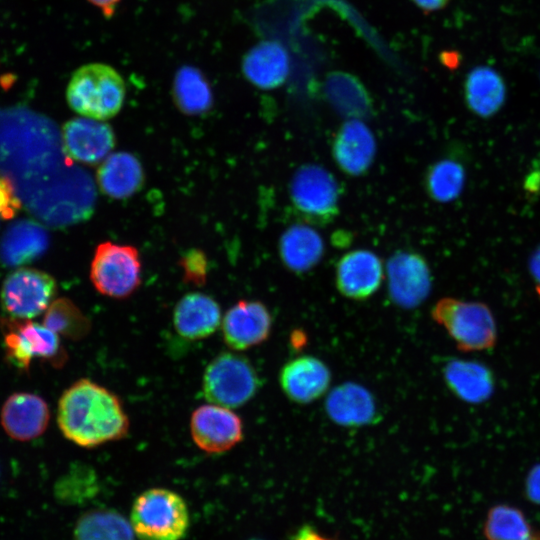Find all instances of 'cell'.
Listing matches in <instances>:
<instances>
[{
    "instance_id": "6da1fadb",
    "label": "cell",
    "mask_w": 540,
    "mask_h": 540,
    "mask_svg": "<svg viewBox=\"0 0 540 540\" xmlns=\"http://www.w3.org/2000/svg\"><path fill=\"white\" fill-rule=\"evenodd\" d=\"M48 119L22 107L0 109V172L6 173L21 201L38 218L61 225L80 218L60 176L62 143ZM12 181V182H13Z\"/></svg>"
},
{
    "instance_id": "7a4b0ae2",
    "label": "cell",
    "mask_w": 540,
    "mask_h": 540,
    "mask_svg": "<svg viewBox=\"0 0 540 540\" xmlns=\"http://www.w3.org/2000/svg\"><path fill=\"white\" fill-rule=\"evenodd\" d=\"M57 424L66 439L84 448L122 439L130 425L118 396L86 378L77 380L62 393Z\"/></svg>"
},
{
    "instance_id": "3957f363",
    "label": "cell",
    "mask_w": 540,
    "mask_h": 540,
    "mask_svg": "<svg viewBox=\"0 0 540 540\" xmlns=\"http://www.w3.org/2000/svg\"><path fill=\"white\" fill-rule=\"evenodd\" d=\"M125 93L124 79L116 69L105 63H88L71 75L66 100L82 117L105 121L120 112Z\"/></svg>"
},
{
    "instance_id": "277c9868",
    "label": "cell",
    "mask_w": 540,
    "mask_h": 540,
    "mask_svg": "<svg viewBox=\"0 0 540 540\" xmlns=\"http://www.w3.org/2000/svg\"><path fill=\"white\" fill-rule=\"evenodd\" d=\"M189 522L184 499L166 488L145 490L132 504L130 524L140 540H181Z\"/></svg>"
},
{
    "instance_id": "5b68a950",
    "label": "cell",
    "mask_w": 540,
    "mask_h": 540,
    "mask_svg": "<svg viewBox=\"0 0 540 540\" xmlns=\"http://www.w3.org/2000/svg\"><path fill=\"white\" fill-rule=\"evenodd\" d=\"M431 315L461 351L488 350L496 343L495 318L484 303L445 297L433 306Z\"/></svg>"
},
{
    "instance_id": "8992f818",
    "label": "cell",
    "mask_w": 540,
    "mask_h": 540,
    "mask_svg": "<svg viewBox=\"0 0 540 540\" xmlns=\"http://www.w3.org/2000/svg\"><path fill=\"white\" fill-rule=\"evenodd\" d=\"M0 329L5 358L20 371L27 372L34 360L54 367H61L66 362L67 354L59 335L44 324L4 316L0 319Z\"/></svg>"
},
{
    "instance_id": "52a82bcc",
    "label": "cell",
    "mask_w": 540,
    "mask_h": 540,
    "mask_svg": "<svg viewBox=\"0 0 540 540\" xmlns=\"http://www.w3.org/2000/svg\"><path fill=\"white\" fill-rule=\"evenodd\" d=\"M259 387L260 379L255 368L240 354L221 353L204 371L203 394L212 404L238 408L250 401Z\"/></svg>"
},
{
    "instance_id": "ba28073f",
    "label": "cell",
    "mask_w": 540,
    "mask_h": 540,
    "mask_svg": "<svg viewBox=\"0 0 540 540\" xmlns=\"http://www.w3.org/2000/svg\"><path fill=\"white\" fill-rule=\"evenodd\" d=\"M289 194L296 214L309 224L327 225L339 213V183L320 165L301 166L292 177Z\"/></svg>"
},
{
    "instance_id": "9c48e42d",
    "label": "cell",
    "mask_w": 540,
    "mask_h": 540,
    "mask_svg": "<svg viewBox=\"0 0 540 540\" xmlns=\"http://www.w3.org/2000/svg\"><path fill=\"white\" fill-rule=\"evenodd\" d=\"M142 262L139 251L131 245L110 241L100 243L90 265V280L102 295L125 299L141 284Z\"/></svg>"
},
{
    "instance_id": "30bf717a",
    "label": "cell",
    "mask_w": 540,
    "mask_h": 540,
    "mask_svg": "<svg viewBox=\"0 0 540 540\" xmlns=\"http://www.w3.org/2000/svg\"><path fill=\"white\" fill-rule=\"evenodd\" d=\"M57 292L55 279L48 273L20 268L3 282L0 299L6 316L32 319L47 310Z\"/></svg>"
},
{
    "instance_id": "8fae6325",
    "label": "cell",
    "mask_w": 540,
    "mask_h": 540,
    "mask_svg": "<svg viewBox=\"0 0 540 540\" xmlns=\"http://www.w3.org/2000/svg\"><path fill=\"white\" fill-rule=\"evenodd\" d=\"M388 294L394 304L415 308L428 297L432 278L426 260L409 251L394 253L386 265Z\"/></svg>"
},
{
    "instance_id": "7c38bea8",
    "label": "cell",
    "mask_w": 540,
    "mask_h": 540,
    "mask_svg": "<svg viewBox=\"0 0 540 540\" xmlns=\"http://www.w3.org/2000/svg\"><path fill=\"white\" fill-rule=\"evenodd\" d=\"M190 432L194 443L201 450L222 453L242 440L243 424L230 408L209 403L193 411Z\"/></svg>"
},
{
    "instance_id": "4fadbf2b",
    "label": "cell",
    "mask_w": 540,
    "mask_h": 540,
    "mask_svg": "<svg viewBox=\"0 0 540 540\" xmlns=\"http://www.w3.org/2000/svg\"><path fill=\"white\" fill-rule=\"evenodd\" d=\"M61 142L70 160L88 166L103 162L116 143L108 123L86 117L68 120L61 130Z\"/></svg>"
},
{
    "instance_id": "5bb4252c",
    "label": "cell",
    "mask_w": 540,
    "mask_h": 540,
    "mask_svg": "<svg viewBox=\"0 0 540 540\" xmlns=\"http://www.w3.org/2000/svg\"><path fill=\"white\" fill-rule=\"evenodd\" d=\"M223 339L233 350L243 351L263 343L272 329V316L260 301L241 300L225 313Z\"/></svg>"
},
{
    "instance_id": "9a60e30c",
    "label": "cell",
    "mask_w": 540,
    "mask_h": 540,
    "mask_svg": "<svg viewBox=\"0 0 540 540\" xmlns=\"http://www.w3.org/2000/svg\"><path fill=\"white\" fill-rule=\"evenodd\" d=\"M382 279L381 260L369 250L350 251L336 265V287L343 296L352 300H365L372 296Z\"/></svg>"
},
{
    "instance_id": "2e32d148",
    "label": "cell",
    "mask_w": 540,
    "mask_h": 540,
    "mask_svg": "<svg viewBox=\"0 0 540 540\" xmlns=\"http://www.w3.org/2000/svg\"><path fill=\"white\" fill-rule=\"evenodd\" d=\"M50 418L49 407L39 395L16 392L4 402L0 423L4 432L17 441H30L46 430Z\"/></svg>"
},
{
    "instance_id": "e0dca14e",
    "label": "cell",
    "mask_w": 540,
    "mask_h": 540,
    "mask_svg": "<svg viewBox=\"0 0 540 540\" xmlns=\"http://www.w3.org/2000/svg\"><path fill=\"white\" fill-rule=\"evenodd\" d=\"M279 382L284 394L291 401L308 404L328 390L331 373L320 359L303 355L284 364L279 374Z\"/></svg>"
},
{
    "instance_id": "ac0fdd59",
    "label": "cell",
    "mask_w": 540,
    "mask_h": 540,
    "mask_svg": "<svg viewBox=\"0 0 540 540\" xmlns=\"http://www.w3.org/2000/svg\"><path fill=\"white\" fill-rule=\"evenodd\" d=\"M287 49L278 41L263 40L250 48L242 58L244 77L253 86L271 90L280 87L290 73Z\"/></svg>"
},
{
    "instance_id": "d6986e66",
    "label": "cell",
    "mask_w": 540,
    "mask_h": 540,
    "mask_svg": "<svg viewBox=\"0 0 540 540\" xmlns=\"http://www.w3.org/2000/svg\"><path fill=\"white\" fill-rule=\"evenodd\" d=\"M376 153V142L369 127L358 118L344 122L332 144V156L346 174L358 176L371 166Z\"/></svg>"
},
{
    "instance_id": "ffe728a7",
    "label": "cell",
    "mask_w": 540,
    "mask_h": 540,
    "mask_svg": "<svg viewBox=\"0 0 540 540\" xmlns=\"http://www.w3.org/2000/svg\"><path fill=\"white\" fill-rule=\"evenodd\" d=\"M222 322L221 309L209 295L191 292L176 304L173 324L177 333L189 340H200L212 335Z\"/></svg>"
},
{
    "instance_id": "44dd1931",
    "label": "cell",
    "mask_w": 540,
    "mask_h": 540,
    "mask_svg": "<svg viewBox=\"0 0 540 540\" xmlns=\"http://www.w3.org/2000/svg\"><path fill=\"white\" fill-rule=\"evenodd\" d=\"M49 247V235L39 223L22 219L10 225L0 239V261L7 267L40 258Z\"/></svg>"
},
{
    "instance_id": "7402d4cb",
    "label": "cell",
    "mask_w": 540,
    "mask_h": 540,
    "mask_svg": "<svg viewBox=\"0 0 540 540\" xmlns=\"http://www.w3.org/2000/svg\"><path fill=\"white\" fill-rule=\"evenodd\" d=\"M144 170L140 161L128 152L111 153L101 162L96 181L100 191L117 200L136 194L144 184Z\"/></svg>"
},
{
    "instance_id": "603a6c76",
    "label": "cell",
    "mask_w": 540,
    "mask_h": 540,
    "mask_svg": "<svg viewBox=\"0 0 540 540\" xmlns=\"http://www.w3.org/2000/svg\"><path fill=\"white\" fill-rule=\"evenodd\" d=\"M325 409L335 423L348 427L371 424L377 417L372 394L356 383L336 386L326 398Z\"/></svg>"
},
{
    "instance_id": "cb8c5ba5",
    "label": "cell",
    "mask_w": 540,
    "mask_h": 540,
    "mask_svg": "<svg viewBox=\"0 0 540 540\" xmlns=\"http://www.w3.org/2000/svg\"><path fill=\"white\" fill-rule=\"evenodd\" d=\"M443 376L451 392L467 403H482L494 391L492 371L478 361L451 359L443 367Z\"/></svg>"
},
{
    "instance_id": "d4e9b609",
    "label": "cell",
    "mask_w": 540,
    "mask_h": 540,
    "mask_svg": "<svg viewBox=\"0 0 540 540\" xmlns=\"http://www.w3.org/2000/svg\"><path fill=\"white\" fill-rule=\"evenodd\" d=\"M464 96L471 112L479 117L489 118L504 105L506 85L495 69L479 65L471 69L466 76Z\"/></svg>"
},
{
    "instance_id": "484cf974",
    "label": "cell",
    "mask_w": 540,
    "mask_h": 540,
    "mask_svg": "<svg viewBox=\"0 0 540 540\" xmlns=\"http://www.w3.org/2000/svg\"><path fill=\"white\" fill-rule=\"evenodd\" d=\"M324 243L320 234L310 226L289 227L279 240V254L284 265L293 272L312 269L322 258Z\"/></svg>"
},
{
    "instance_id": "4316f807",
    "label": "cell",
    "mask_w": 540,
    "mask_h": 540,
    "mask_svg": "<svg viewBox=\"0 0 540 540\" xmlns=\"http://www.w3.org/2000/svg\"><path fill=\"white\" fill-rule=\"evenodd\" d=\"M172 98L177 108L186 115H200L213 104L211 86L197 68L185 65L178 69L172 84Z\"/></svg>"
},
{
    "instance_id": "83f0119b",
    "label": "cell",
    "mask_w": 540,
    "mask_h": 540,
    "mask_svg": "<svg viewBox=\"0 0 540 540\" xmlns=\"http://www.w3.org/2000/svg\"><path fill=\"white\" fill-rule=\"evenodd\" d=\"M133 528L119 512L95 509L82 514L73 530L74 540H134Z\"/></svg>"
},
{
    "instance_id": "f1b7e54d",
    "label": "cell",
    "mask_w": 540,
    "mask_h": 540,
    "mask_svg": "<svg viewBox=\"0 0 540 540\" xmlns=\"http://www.w3.org/2000/svg\"><path fill=\"white\" fill-rule=\"evenodd\" d=\"M483 528L487 540H540V530L519 508L507 504L491 507Z\"/></svg>"
},
{
    "instance_id": "f546056e",
    "label": "cell",
    "mask_w": 540,
    "mask_h": 540,
    "mask_svg": "<svg viewBox=\"0 0 540 540\" xmlns=\"http://www.w3.org/2000/svg\"><path fill=\"white\" fill-rule=\"evenodd\" d=\"M466 180L463 165L452 158H445L433 163L425 176L428 195L437 202L447 203L461 194Z\"/></svg>"
},
{
    "instance_id": "4dcf8cb0",
    "label": "cell",
    "mask_w": 540,
    "mask_h": 540,
    "mask_svg": "<svg viewBox=\"0 0 540 540\" xmlns=\"http://www.w3.org/2000/svg\"><path fill=\"white\" fill-rule=\"evenodd\" d=\"M43 324L59 336L70 340L84 338L91 329V322L70 299L53 300L45 311Z\"/></svg>"
},
{
    "instance_id": "1f68e13d",
    "label": "cell",
    "mask_w": 540,
    "mask_h": 540,
    "mask_svg": "<svg viewBox=\"0 0 540 540\" xmlns=\"http://www.w3.org/2000/svg\"><path fill=\"white\" fill-rule=\"evenodd\" d=\"M98 490L95 473L90 467L75 464L54 485V496L65 505H80L92 499Z\"/></svg>"
},
{
    "instance_id": "d6a6232c",
    "label": "cell",
    "mask_w": 540,
    "mask_h": 540,
    "mask_svg": "<svg viewBox=\"0 0 540 540\" xmlns=\"http://www.w3.org/2000/svg\"><path fill=\"white\" fill-rule=\"evenodd\" d=\"M185 282L202 286L207 279L208 260L202 250L190 249L180 259Z\"/></svg>"
},
{
    "instance_id": "836d02e7",
    "label": "cell",
    "mask_w": 540,
    "mask_h": 540,
    "mask_svg": "<svg viewBox=\"0 0 540 540\" xmlns=\"http://www.w3.org/2000/svg\"><path fill=\"white\" fill-rule=\"evenodd\" d=\"M21 209V199L12 180L0 172V217L13 218Z\"/></svg>"
},
{
    "instance_id": "e575fe53",
    "label": "cell",
    "mask_w": 540,
    "mask_h": 540,
    "mask_svg": "<svg viewBox=\"0 0 540 540\" xmlns=\"http://www.w3.org/2000/svg\"><path fill=\"white\" fill-rule=\"evenodd\" d=\"M525 495L530 502L540 505V463L534 465L526 476Z\"/></svg>"
},
{
    "instance_id": "d590c367",
    "label": "cell",
    "mask_w": 540,
    "mask_h": 540,
    "mask_svg": "<svg viewBox=\"0 0 540 540\" xmlns=\"http://www.w3.org/2000/svg\"><path fill=\"white\" fill-rule=\"evenodd\" d=\"M292 540H334L319 533L310 525L302 526L293 535Z\"/></svg>"
},
{
    "instance_id": "8d00e7d4",
    "label": "cell",
    "mask_w": 540,
    "mask_h": 540,
    "mask_svg": "<svg viewBox=\"0 0 540 540\" xmlns=\"http://www.w3.org/2000/svg\"><path fill=\"white\" fill-rule=\"evenodd\" d=\"M90 4L98 8L108 19L111 18L121 0H87Z\"/></svg>"
},
{
    "instance_id": "74e56055",
    "label": "cell",
    "mask_w": 540,
    "mask_h": 540,
    "mask_svg": "<svg viewBox=\"0 0 540 540\" xmlns=\"http://www.w3.org/2000/svg\"><path fill=\"white\" fill-rule=\"evenodd\" d=\"M425 13H431L444 8L451 0H411Z\"/></svg>"
},
{
    "instance_id": "f35d334b",
    "label": "cell",
    "mask_w": 540,
    "mask_h": 540,
    "mask_svg": "<svg viewBox=\"0 0 540 540\" xmlns=\"http://www.w3.org/2000/svg\"><path fill=\"white\" fill-rule=\"evenodd\" d=\"M529 270L540 288V245L532 252L529 258Z\"/></svg>"
},
{
    "instance_id": "ab89813d",
    "label": "cell",
    "mask_w": 540,
    "mask_h": 540,
    "mask_svg": "<svg viewBox=\"0 0 540 540\" xmlns=\"http://www.w3.org/2000/svg\"><path fill=\"white\" fill-rule=\"evenodd\" d=\"M537 292H538V294L540 296V288L539 287H537Z\"/></svg>"
}]
</instances>
